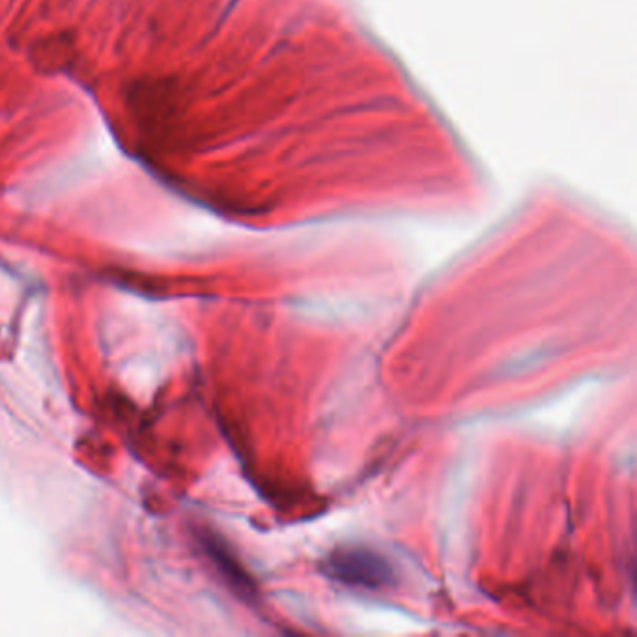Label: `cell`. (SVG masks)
I'll list each match as a JSON object with an SVG mask.
<instances>
[{
    "mask_svg": "<svg viewBox=\"0 0 637 637\" xmlns=\"http://www.w3.org/2000/svg\"><path fill=\"white\" fill-rule=\"evenodd\" d=\"M325 572L335 580L359 588H381L391 580L388 562L362 548L333 551V556L325 561Z\"/></svg>",
    "mask_w": 637,
    "mask_h": 637,
    "instance_id": "obj_1",
    "label": "cell"
}]
</instances>
